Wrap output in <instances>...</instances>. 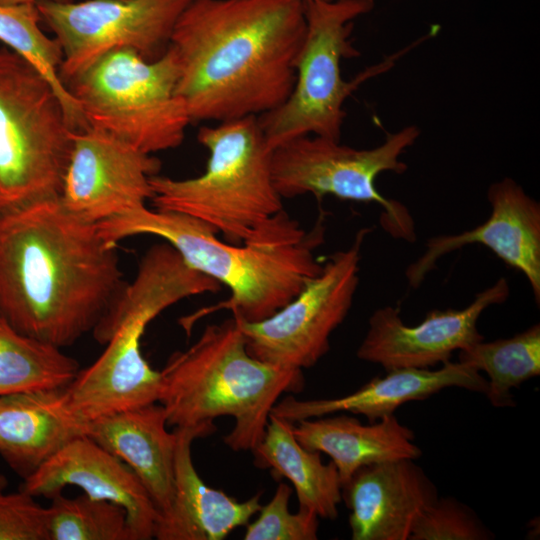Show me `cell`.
Instances as JSON below:
<instances>
[{
	"label": "cell",
	"instance_id": "obj_9",
	"mask_svg": "<svg viewBox=\"0 0 540 540\" xmlns=\"http://www.w3.org/2000/svg\"><path fill=\"white\" fill-rule=\"evenodd\" d=\"M374 7V0L305 2L306 34L288 98L258 117L271 150L298 137L316 135L340 141L346 99L369 78L390 69L404 51L344 80L343 59L359 55L350 35L353 22Z\"/></svg>",
	"mask_w": 540,
	"mask_h": 540
},
{
	"label": "cell",
	"instance_id": "obj_20",
	"mask_svg": "<svg viewBox=\"0 0 540 540\" xmlns=\"http://www.w3.org/2000/svg\"><path fill=\"white\" fill-rule=\"evenodd\" d=\"M163 406L154 402L87 421L85 435L121 459L137 475L159 514L174 490L176 433L167 430Z\"/></svg>",
	"mask_w": 540,
	"mask_h": 540
},
{
	"label": "cell",
	"instance_id": "obj_6",
	"mask_svg": "<svg viewBox=\"0 0 540 540\" xmlns=\"http://www.w3.org/2000/svg\"><path fill=\"white\" fill-rule=\"evenodd\" d=\"M197 140L209 152L205 171L187 179L152 176L153 205L198 219L231 244L257 238L284 210L258 117L202 126Z\"/></svg>",
	"mask_w": 540,
	"mask_h": 540
},
{
	"label": "cell",
	"instance_id": "obj_32",
	"mask_svg": "<svg viewBox=\"0 0 540 540\" xmlns=\"http://www.w3.org/2000/svg\"><path fill=\"white\" fill-rule=\"evenodd\" d=\"M7 484V478L4 475L0 474V492H3L5 490Z\"/></svg>",
	"mask_w": 540,
	"mask_h": 540
},
{
	"label": "cell",
	"instance_id": "obj_1",
	"mask_svg": "<svg viewBox=\"0 0 540 540\" xmlns=\"http://www.w3.org/2000/svg\"><path fill=\"white\" fill-rule=\"evenodd\" d=\"M305 34L303 0H191L169 44L191 123L279 107L293 89Z\"/></svg>",
	"mask_w": 540,
	"mask_h": 540
},
{
	"label": "cell",
	"instance_id": "obj_23",
	"mask_svg": "<svg viewBox=\"0 0 540 540\" xmlns=\"http://www.w3.org/2000/svg\"><path fill=\"white\" fill-rule=\"evenodd\" d=\"M254 464L270 469L276 479L286 478L295 489L299 507L319 518L335 520L342 501V484L331 461L323 463L320 452L302 446L293 423L270 413L264 436L252 450Z\"/></svg>",
	"mask_w": 540,
	"mask_h": 540
},
{
	"label": "cell",
	"instance_id": "obj_28",
	"mask_svg": "<svg viewBox=\"0 0 540 540\" xmlns=\"http://www.w3.org/2000/svg\"><path fill=\"white\" fill-rule=\"evenodd\" d=\"M494 537L466 504L453 497L438 496L418 516L409 540H490Z\"/></svg>",
	"mask_w": 540,
	"mask_h": 540
},
{
	"label": "cell",
	"instance_id": "obj_24",
	"mask_svg": "<svg viewBox=\"0 0 540 540\" xmlns=\"http://www.w3.org/2000/svg\"><path fill=\"white\" fill-rule=\"evenodd\" d=\"M80 370L61 348L26 336L0 318V396L66 387Z\"/></svg>",
	"mask_w": 540,
	"mask_h": 540
},
{
	"label": "cell",
	"instance_id": "obj_8",
	"mask_svg": "<svg viewBox=\"0 0 540 540\" xmlns=\"http://www.w3.org/2000/svg\"><path fill=\"white\" fill-rule=\"evenodd\" d=\"M178 75L170 46L154 60L123 48L100 57L65 87L88 127L153 154L180 146L191 123L177 94Z\"/></svg>",
	"mask_w": 540,
	"mask_h": 540
},
{
	"label": "cell",
	"instance_id": "obj_10",
	"mask_svg": "<svg viewBox=\"0 0 540 540\" xmlns=\"http://www.w3.org/2000/svg\"><path fill=\"white\" fill-rule=\"evenodd\" d=\"M420 135L416 125L388 133L378 146L357 149L340 141L307 135L281 144L272 150L274 186L283 198L313 194L357 202H374L382 208L380 223L392 237L413 242L414 220L400 202L385 198L376 187L384 172L404 173L408 166L400 156Z\"/></svg>",
	"mask_w": 540,
	"mask_h": 540
},
{
	"label": "cell",
	"instance_id": "obj_14",
	"mask_svg": "<svg viewBox=\"0 0 540 540\" xmlns=\"http://www.w3.org/2000/svg\"><path fill=\"white\" fill-rule=\"evenodd\" d=\"M509 295V284L501 277L465 308L429 311L415 326L404 324L398 308H378L369 318L356 355L386 371L442 365L450 361L453 352L484 339L477 328L481 314L492 305L504 303Z\"/></svg>",
	"mask_w": 540,
	"mask_h": 540
},
{
	"label": "cell",
	"instance_id": "obj_21",
	"mask_svg": "<svg viewBox=\"0 0 540 540\" xmlns=\"http://www.w3.org/2000/svg\"><path fill=\"white\" fill-rule=\"evenodd\" d=\"M86 421L70 407L65 387L0 396V456L23 479L72 439Z\"/></svg>",
	"mask_w": 540,
	"mask_h": 540
},
{
	"label": "cell",
	"instance_id": "obj_7",
	"mask_svg": "<svg viewBox=\"0 0 540 540\" xmlns=\"http://www.w3.org/2000/svg\"><path fill=\"white\" fill-rule=\"evenodd\" d=\"M74 131L50 82L0 47V217L59 198Z\"/></svg>",
	"mask_w": 540,
	"mask_h": 540
},
{
	"label": "cell",
	"instance_id": "obj_25",
	"mask_svg": "<svg viewBox=\"0 0 540 540\" xmlns=\"http://www.w3.org/2000/svg\"><path fill=\"white\" fill-rule=\"evenodd\" d=\"M459 362L488 375L485 395L495 408L515 406L512 389L540 375V326L510 338L478 341L459 351Z\"/></svg>",
	"mask_w": 540,
	"mask_h": 540
},
{
	"label": "cell",
	"instance_id": "obj_2",
	"mask_svg": "<svg viewBox=\"0 0 540 540\" xmlns=\"http://www.w3.org/2000/svg\"><path fill=\"white\" fill-rule=\"evenodd\" d=\"M116 248L58 199L0 217V312L58 348L92 331L121 288Z\"/></svg>",
	"mask_w": 540,
	"mask_h": 540
},
{
	"label": "cell",
	"instance_id": "obj_13",
	"mask_svg": "<svg viewBox=\"0 0 540 540\" xmlns=\"http://www.w3.org/2000/svg\"><path fill=\"white\" fill-rule=\"evenodd\" d=\"M160 169L153 154L108 132L75 130L58 200L72 215L98 224L146 206L150 178Z\"/></svg>",
	"mask_w": 540,
	"mask_h": 540
},
{
	"label": "cell",
	"instance_id": "obj_22",
	"mask_svg": "<svg viewBox=\"0 0 540 540\" xmlns=\"http://www.w3.org/2000/svg\"><path fill=\"white\" fill-rule=\"evenodd\" d=\"M293 433L309 450L327 454L336 466L341 484L360 467L390 460L418 459L422 452L413 430L394 414L361 423L345 414H330L293 423Z\"/></svg>",
	"mask_w": 540,
	"mask_h": 540
},
{
	"label": "cell",
	"instance_id": "obj_27",
	"mask_svg": "<svg viewBox=\"0 0 540 540\" xmlns=\"http://www.w3.org/2000/svg\"><path fill=\"white\" fill-rule=\"evenodd\" d=\"M46 507L48 540H131L125 510L86 494L52 497Z\"/></svg>",
	"mask_w": 540,
	"mask_h": 540
},
{
	"label": "cell",
	"instance_id": "obj_12",
	"mask_svg": "<svg viewBox=\"0 0 540 540\" xmlns=\"http://www.w3.org/2000/svg\"><path fill=\"white\" fill-rule=\"evenodd\" d=\"M191 0H41V22L62 51L65 83L103 55L132 49L148 60L169 47L175 24Z\"/></svg>",
	"mask_w": 540,
	"mask_h": 540
},
{
	"label": "cell",
	"instance_id": "obj_30",
	"mask_svg": "<svg viewBox=\"0 0 540 540\" xmlns=\"http://www.w3.org/2000/svg\"><path fill=\"white\" fill-rule=\"evenodd\" d=\"M19 490L0 492V540H48L46 507Z\"/></svg>",
	"mask_w": 540,
	"mask_h": 540
},
{
	"label": "cell",
	"instance_id": "obj_11",
	"mask_svg": "<svg viewBox=\"0 0 540 540\" xmlns=\"http://www.w3.org/2000/svg\"><path fill=\"white\" fill-rule=\"evenodd\" d=\"M369 228L360 229L345 250L329 255L320 273L285 306L266 319H237L248 352L286 369L314 366L330 349V336L345 320L359 283L361 248Z\"/></svg>",
	"mask_w": 540,
	"mask_h": 540
},
{
	"label": "cell",
	"instance_id": "obj_4",
	"mask_svg": "<svg viewBox=\"0 0 540 540\" xmlns=\"http://www.w3.org/2000/svg\"><path fill=\"white\" fill-rule=\"evenodd\" d=\"M220 289L216 280L187 265L169 243L150 247L132 283L119 289L92 330L106 349L66 386L71 409L90 421L158 402L160 371L141 350L148 324L184 298Z\"/></svg>",
	"mask_w": 540,
	"mask_h": 540
},
{
	"label": "cell",
	"instance_id": "obj_17",
	"mask_svg": "<svg viewBox=\"0 0 540 540\" xmlns=\"http://www.w3.org/2000/svg\"><path fill=\"white\" fill-rule=\"evenodd\" d=\"M438 496L413 459L362 466L342 484L353 540H409L418 516Z\"/></svg>",
	"mask_w": 540,
	"mask_h": 540
},
{
	"label": "cell",
	"instance_id": "obj_3",
	"mask_svg": "<svg viewBox=\"0 0 540 540\" xmlns=\"http://www.w3.org/2000/svg\"><path fill=\"white\" fill-rule=\"evenodd\" d=\"M325 213L305 231L284 210L260 235L242 244L217 237L211 226L191 216L140 207L97 224L111 247L131 236L154 235L169 243L187 265L230 290V298L180 320L187 334L209 313L229 309L233 317L256 322L289 303L322 270L315 250L324 242Z\"/></svg>",
	"mask_w": 540,
	"mask_h": 540
},
{
	"label": "cell",
	"instance_id": "obj_16",
	"mask_svg": "<svg viewBox=\"0 0 540 540\" xmlns=\"http://www.w3.org/2000/svg\"><path fill=\"white\" fill-rule=\"evenodd\" d=\"M67 486L121 506L131 540L154 538L159 511L137 475L86 435L78 436L24 479L21 490L51 499Z\"/></svg>",
	"mask_w": 540,
	"mask_h": 540
},
{
	"label": "cell",
	"instance_id": "obj_19",
	"mask_svg": "<svg viewBox=\"0 0 540 540\" xmlns=\"http://www.w3.org/2000/svg\"><path fill=\"white\" fill-rule=\"evenodd\" d=\"M450 387L484 394L487 379L481 376L480 371L459 361H448L438 369H392L342 397L300 400L288 395L277 401L271 414L295 423L349 412L363 415L369 422H374L394 414L397 408L407 402L425 400Z\"/></svg>",
	"mask_w": 540,
	"mask_h": 540
},
{
	"label": "cell",
	"instance_id": "obj_26",
	"mask_svg": "<svg viewBox=\"0 0 540 540\" xmlns=\"http://www.w3.org/2000/svg\"><path fill=\"white\" fill-rule=\"evenodd\" d=\"M41 24L36 4H0V41L31 63L50 82L70 126L74 130L87 128L77 103L59 75L62 63L60 45L54 37L43 32Z\"/></svg>",
	"mask_w": 540,
	"mask_h": 540
},
{
	"label": "cell",
	"instance_id": "obj_18",
	"mask_svg": "<svg viewBox=\"0 0 540 540\" xmlns=\"http://www.w3.org/2000/svg\"><path fill=\"white\" fill-rule=\"evenodd\" d=\"M174 490L168 509L159 514L154 538L158 540H223L246 526L262 505L260 493L238 501L208 486L198 474L191 454L195 439L212 434L213 423L175 427Z\"/></svg>",
	"mask_w": 540,
	"mask_h": 540
},
{
	"label": "cell",
	"instance_id": "obj_33",
	"mask_svg": "<svg viewBox=\"0 0 540 540\" xmlns=\"http://www.w3.org/2000/svg\"><path fill=\"white\" fill-rule=\"evenodd\" d=\"M305 2H308V1H330V0H303Z\"/></svg>",
	"mask_w": 540,
	"mask_h": 540
},
{
	"label": "cell",
	"instance_id": "obj_34",
	"mask_svg": "<svg viewBox=\"0 0 540 540\" xmlns=\"http://www.w3.org/2000/svg\"><path fill=\"white\" fill-rule=\"evenodd\" d=\"M0 318H2L1 312H0Z\"/></svg>",
	"mask_w": 540,
	"mask_h": 540
},
{
	"label": "cell",
	"instance_id": "obj_5",
	"mask_svg": "<svg viewBox=\"0 0 540 540\" xmlns=\"http://www.w3.org/2000/svg\"><path fill=\"white\" fill-rule=\"evenodd\" d=\"M158 398L167 423L190 427L229 416L223 442L233 451H252L262 440L273 406L284 393H298L302 370L253 357L237 320L209 324L187 349L174 352L160 370Z\"/></svg>",
	"mask_w": 540,
	"mask_h": 540
},
{
	"label": "cell",
	"instance_id": "obj_31",
	"mask_svg": "<svg viewBox=\"0 0 540 540\" xmlns=\"http://www.w3.org/2000/svg\"><path fill=\"white\" fill-rule=\"evenodd\" d=\"M41 0H0V4H36Z\"/></svg>",
	"mask_w": 540,
	"mask_h": 540
},
{
	"label": "cell",
	"instance_id": "obj_29",
	"mask_svg": "<svg viewBox=\"0 0 540 540\" xmlns=\"http://www.w3.org/2000/svg\"><path fill=\"white\" fill-rule=\"evenodd\" d=\"M292 488L280 482L271 500L262 505L258 517L246 525L245 540H316L319 517L312 510H289Z\"/></svg>",
	"mask_w": 540,
	"mask_h": 540
},
{
	"label": "cell",
	"instance_id": "obj_15",
	"mask_svg": "<svg viewBox=\"0 0 540 540\" xmlns=\"http://www.w3.org/2000/svg\"><path fill=\"white\" fill-rule=\"evenodd\" d=\"M489 218L479 226L454 235L431 237L425 252L406 271V279L417 288L445 255L470 244L489 248L529 282L540 303V204L514 179L505 177L487 190Z\"/></svg>",
	"mask_w": 540,
	"mask_h": 540
}]
</instances>
